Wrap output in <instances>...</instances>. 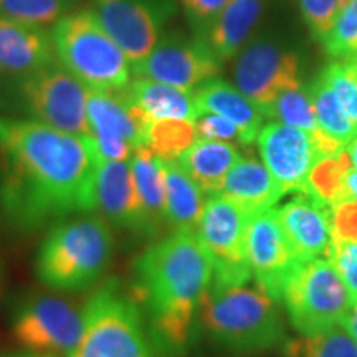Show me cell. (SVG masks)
I'll use <instances>...</instances> for the list:
<instances>
[{
    "mask_svg": "<svg viewBox=\"0 0 357 357\" xmlns=\"http://www.w3.org/2000/svg\"><path fill=\"white\" fill-rule=\"evenodd\" d=\"M238 149L231 142L197 139L177 160L204 194H220L227 176L238 162Z\"/></svg>",
    "mask_w": 357,
    "mask_h": 357,
    "instance_id": "603a6c76",
    "label": "cell"
},
{
    "mask_svg": "<svg viewBox=\"0 0 357 357\" xmlns=\"http://www.w3.org/2000/svg\"><path fill=\"white\" fill-rule=\"evenodd\" d=\"M164 199L166 222L174 230L197 231L204 211V192L177 159L164 160Z\"/></svg>",
    "mask_w": 357,
    "mask_h": 357,
    "instance_id": "484cf974",
    "label": "cell"
},
{
    "mask_svg": "<svg viewBox=\"0 0 357 357\" xmlns=\"http://www.w3.org/2000/svg\"><path fill=\"white\" fill-rule=\"evenodd\" d=\"M298 6L312 37L323 43L331 32L344 0H298Z\"/></svg>",
    "mask_w": 357,
    "mask_h": 357,
    "instance_id": "e575fe53",
    "label": "cell"
},
{
    "mask_svg": "<svg viewBox=\"0 0 357 357\" xmlns=\"http://www.w3.org/2000/svg\"><path fill=\"white\" fill-rule=\"evenodd\" d=\"M265 116L275 119L276 123L288 124L303 131L312 134L321 132L312 109L310 89L303 84L281 91L265 108Z\"/></svg>",
    "mask_w": 357,
    "mask_h": 357,
    "instance_id": "f546056e",
    "label": "cell"
},
{
    "mask_svg": "<svg viewBox=\"0 0 357 357\" xmlns=\"http://www.w3.org/2000/svg\"><path fill=\"white\" fill-rule=\"evenodd\" d=\"M212 283V265L195 231L174 230L134 260L129 294L155 354L182 357L189 351Z\"/></svg>",
    "mask_w": 357,
    "mask_h": 357,
    "instance_id": "7a4b0ae2",
    "label": "cell"
},
{
    "mask_svg": "<svg viewBox=\"0 0 357 357\" xmlns=\"http://www.w3.org/2000/svg\"><path fill=\"white\" fill-rule=\"evenodd\" d=\"M265 0H227L205 42L220 61L238 55L260 19Z\"/></svg>",
    "mask_w": 357,
    "mask_h": 357,
    "instance_id": "7402d4cb",
    "label": "cell"
},
{
    "mask_svg": "<svg viewBox=\"0 0 357 357\" xmlns=\"http://www.w3.org/2000/svg\"><path fill=\"white\" fill-rule=\"evenodd\" d=\"M192 95L200 114L213 113L230 119L240 129L242 144L248 146L257 141L263 121L266 119L265 111L238 88L231 86L223 79L212 78L195 88Z\"/></svg>",
    "mask_w": 357,
    "mask_h": 357,
    "instance_id": "ffe728a7",
    "label": "cell"
},
{
    "mask_svg": "<svg viewBox=\"0 0 357 357\" xmlns=\"http://www.w3.org/2000/svg\"><path fill=\"white\" fill-rule=\"evenodd\" d=\"M96 211L116 229L146 236L129 160H96Z\"/></svg>",
    "mask_w": 357,
    "mask_h": 357,
    "instance_id": "e0dca14e",
    "label": "cell"
},
{
    "mask_svg": "<svg viewBox=\"0 0 357 357\" xmlns=\"http://www.w3.org/2000/svg\"><path fill=\"white\" fill-rule=\"evenodd\" d=\"M199 139L194 121L155 119L147 128L146 147L164 160L178 159Z\"/></svg>",
    "mask_w": 357,
    "mask_h": 357,
    "instance_id": "f1b7e54d",
    "label": "cell"
},
{
    "mask_svg": "<svg viewBox=\"0 0 357 357\" xmlns=\"http://www.w3.org/2000/svg\"><path fill=\"white\" fill-rule=\"evenodd\" d=\"M91 10L131 65L149 55L160 40V13L147 0H93Z\"/></svg>",
    "mask_w": 357,
    "mask_h": 357,
    "instance_id": "2e32d148",
    "label": "cell"
},
{
    "mask_svg": "<svg viewBox=\"0 0 357 357\" xmlns=\"http://www.w3.org/2000/svg\"><path fill=\"white\" fill-rule=\"evenodd\" d=\"M326 260L333 263L339 278L349 291L351 301H357V242L334 243L329 248Z\"/></svg>",
    "mask_w": 357,
    "mask_h": 357,
    "instance_id": "d590c367",
    "label": "cell"
},
{
    "mask_svg": "<svg viewBox=\"0 0 357 357\" xmlns=\"http://www.w3.org/2000/svg\"><path fill=\"white\" fill-rule=\"evenodd\" d=\"M323 45L333 60L357 58V0H344V6L331 32L323 40Z\"/></svg>",
    "mask_w": 357,
    "mask_h": 357,
    "instance_id": "d6a6232c",
    "label": "cell"
},
{
    "mask_svg": "<svg viewBox=\"0 0 357 357\" xmlns=\"http://www.w3.org/2000/svg\"><path fill=\"white\" fill-rule=\"evenodd\" d=\"M252 215L223 194L208 195L197 238L212 265V288L245 287L252 278L245 235Z\"/></svg>",
    "mask_w": 357,
    "mask_h": 357,
    "instance_id": "ba28073f",
    "label": "cell"
},
{
    "mask_svg": "<svg viewBox=\"0 0 357 357\" xmlns=\"http://www.w3.org/2000/svg\"><path fill=\"white\" fill-rule=\"evenodd\" d=\"M86 137L96 160H129L146 147L151 119L129 100L126 91H89Z\"/></svg>",
    "mask_w": 357,
    "mask_h": 357,
    "instance_id": "7c38bea8",
    "label": "cell"
},
{
    "mask_svg": "<svg viewBox=\"0 0 357 357\" xmlns=\"http://www.w3.org/2000/svg\"><path fill=\"white\" fill-rule=\"evenodd\" d=\"M50 35L58 63L89 91H121L131 83V61L91 8L70 12Z\"/></svg>",
    "mask_w": 357,
    "mask_h": 357,
    "instance_id": "5b68a950",
    "label": "cell"
},
{
    "mask_svg": "<svg viewBox=\"0 0 357 357\" xmlns=\"http://www.w3.org/2000/svg\"><path fill=\"white\" fill-rule=\"evenodd\" d=\"M288 357H357V342L344 326L288 342Z\"/></svg>",
    "mask_w": 357,
    "mask_h": 357,
    "instance_id": "1f68e13d",
    "label": "cell"
},
{
    "mask_svg": "<svg viewBox=\"0 0 357 357\" xmlns=\"http://www.w3.org/2000/svg\"><path fill=\"white\" fill-rule=\"evenodd\" d=\"M195 129H197L199 139L223 141V142H242L240 129L235 126L230 119L223 118L220 114L202 113L195 119Z\"/></svg>",
    "mask_w": 357,
    "mask_h": 357,
    "instance_id": "74e56055",
    "label": "cell"
},
{
    "mask_svg": "<svg viewBox=\"0 0 357 357\" xmlns=\"http://www.w3.org/2000/svg\"><path fill=\"white\" fill-rule=\"evenodd\" d=\"M281 301L301 336H316L339 328L352 306L349 291L326 258L298 263L288 276Z\"/></svg>",
    "mask_w": 357,
    "mask_h": 357,
    "instance_id": "52a82bcc",
    "label": "cell"
},
{
    "mask_svg": "<svg viewBox=\"0 0 357 357\" xmlns=\"http://www.w3.org/2000/svg\"><path fill=\"white\" fill-rule=\"evenodd\" d=\"M124 91L151 121L187 119V121L195 123V119L200 116L192 91H184L171 84L146 78H132Z\"/></svg>",
    "mask_w": 357,
    "mask_h": 357,
    "instance_id": "d4e9b609",
    "label": "cell"
},
{
    "mask_svg": "<svg viewBox=\"0 0 357 357\" xmlns=\"http://www.w3.org/2000/svg\"><path fill=\"white\" fill-rule=\"evenodd\" d=\"M351 169L346 149L334 155H324L311 169L303 194L328 208L351 199L347 190V174Z\"/></svg>",
    "mask_w": 357,
    "mask_h": 357,
    "instance_id": "4316f807",
    "label": "cell"
},
{
    "mask_svg": "<svg viewBox=\"0 0 357 357\" xmlns=\"http://www.w3.org/2000/svg\"><path fill=\"white\" fill-rule=\"evenodd\" d=\"M275 303L261 289L212 288L200 311V324L212 341L238 354L275 349L287 341Z\"/></svg>",
    "mask_w": 357,
    "mask_h": 357,
    "instance_id": "277c9868",
    "label": "cell"
},
{
    "mask_svg": "<svg viewBox=\"0 0 357 357\" xmlns=\"http://www.w3.org/2000/svg\"><path fill=\"white\" fill-rule=\"evenodd\" d=\"M347 190H349V197L357 200V171L351 169L347 174Z\"/></svg>",
    "mask_w": 357,
    "mask_h": 357,
    "instance_id": "b9f144b4",
    "label": "cell"
},
{
    "mask_svg": "<svg viewBox=\"0 0 357 357\" xmlns=\"http://www.w3.org/2000/svg\"><path fill=\"white\" fill-rule=\"evenodd\" d=\"M0 208L12 230L32 234L96 212V159L86 137L0 114Z\"/></svg>",
    "mask_w": 357,
    "mask_h": 357,
    "instance_id": "6da1fadb",
    "label": "cell"
},
{
    "mask_svg": "<svg viewBox=\"0 0 357 357\" xmlns=\"http://www.w3.org/2000/svg\"><path fill=\"white\" fill-rule=\"evenodd\" d=\"M114 255V235L102 217L84 215L55 223L40 243L35 273L58 291L96 287Z\"/></svg>",
    "mask_w": 357,
    "mask_h": 357,
    "instance_id": "3957f363",
    "label": "cell"
},
{
    "mask_svg": "<svg viewBox=\"0 0 357 357\" xmlns=\"http://www.w3.org/2000/svg\"><path fill=\"white\" fill-rule=\"evenodd\" d=\"M26 357H55V356H42V354H33V356H26Z\"/></svg>",
    "mask_w": 357,
    "mask_h": 357,
    "instance_id": "7bdbcfd3",
    "label": "cell"
},
{
    "mask_svg": "<svg viewBox=\"0 0 357 357\" xmlns=\"http://www.w3.org/2000/svg\"><path fill=\"white\" fill-rule=\"evenodd\" d=\"M225 2L227 0H181L192 26L199 32L197 38H207L208 30Z\"/></svg>",
    "mask_w": 357,
    "mask_h": 357,
    "instance_id": "f35d334b",
    "label": "cell"
},
{
    "mask_svg": "<svg viewBox=\"0 0 357 357\" xmlns=\"http://www.w3.org/2000/svg\"><path fill=\"white\" fill-rule=\"evenodd\" d=\"M310 95L319 131L326 137L337 142L339 146L346 147L347 142L357 132V124L347 116L346 109L342 108L341 101L323 73L311 84Z\"/></svg>",
    "mask_w": 357,
    "mask_h": 357,
    "instance_id": "83f0119b",
    "label": "cell"
},
{
    "mask_svg": "<svg viewBox=\"0 0 357 357\" xmlns=\"http://www.w3.org/2000/svg\"><path fill=\"white\" fill-rule=\"evenodd\" d=\"M73 3L75 0H0V17L45 29L68 15Z\"/></svg>",
    "mask_w": 357,
    "mask_h": 357,
    "instance_id": "4dcf8cb0",
    "label": "cell"
},
{
    "mask_svg": "<svg viewBox=\"0 0 357 357\" xmlns=\"http://www.w3.org/2000/svg\"><path fill=\"white\" fill-rule=\"evenodd\" d=\"M323 75L331 84L347 116L357 124V58L334 60Z\"/></svg>",
    "mask_w": 357,
    "mask_h": 357,
    "instance_id": "836d02e7",
    "label": "cell"
},
{
    "mask_svg": "<svg viewBox=\"0 0 357 357\" xmlns=\"http://www.w3.org/2000/svg\"><path fill=\"white\" fill-rule=\"evenodd\" d=\"M220 68L222 61L205 40H187L181 35L160 37L149 55L131 65L134 78L166 83L184 91H194L202 83L217 78Z\"/></svg>",
    "mask_w": 357,
    "mask_h": 357,
    "instance_id": "4fadbf2b",
    "label": "cell"
},
{
    "mask_svg": "<svg viewBox=\"0 0 357 357\" xmlns=\"http://www.w3.org/2000/svg\"><path fill=\"white\" fill-rule=\"evenodd\" d=\"M257 144L263 166L284 194H303L314 164L344 149L323 132L312 134L276 121L261 128Z\"/></svg>",
    "mask_w": 357,
    "mask_h": 357,
    "instance_id": "30bf717a",
    "label": "cell"
},
{
    "mask_svg": "<svg viewBox=\"0 0 357 357\" xmlns=\"http://www.w3.org/2000/svg\"><path fill=\"white\" fill-rule=\"evenodd\" d=\"M245 247L250 270L258 289L273 301H281L288 276L300 261L289 247L275 208L250 218Z\"/></svg>",
    "mask_w": 357,
    "mask_h": 357,
    "instance_id": "9a60e30c",
    "label": "cell"
},
{
    "mask_svg": "<svg viewBox=\"0 0 357 357\" xmlns=\"http://www.w3.org/2000/svg\"><path fill=\"white\" fill-rule=\"evenodd\" d=\"M82 312V334L66 357H155L139 306L118 280L98 284Z\"/></svg>",
    "mask_w": 357,
    "mask_h": 357,
    "instance_id": "8992f818",
    "label": "cell"
},
{
    "mask_svg": "<svg viewBox=\"0 0 357 357\" xmlns=\"http://www.w3.org/2000/svg\"><path fill=\"white\" fill-rule=\"evenodd\" d=\"M83 329V312L48 294H30L12 312V336L42 356H68Z\"/></svg>",
    "mask_w": 357,
    "mask_h": 357,
    "instance_id": "8fae6325",
    "label": "cell"
},
{
    "mask_svg": "<svg viewBox=\"0 0 357 357\" xmlns=\"http://www.w3.org/2000/svg\"><path fill=\"white\" fill-rule=\"evenodd\" d=\"M220 194L234 200L248 215L271 211L287 195L260 160L240 158L227 176Z\"/></svg>",
    "mask_w": 357,
    "mask_h": 357,
    "instance_id": "44dd1931",
    "label": "cell"
},
{
    "mask_svg": "<svg viewBox=\"0 0 357 357\" xmlns=\"http://www.w3.org/2000/svg\"><path fill=\"white\" fill-rule=\"evenodd\" d=\"M342 326H344V328L347 329V333H349L352 339L357 342V301L352 303L351 310H349V312H347Z\"/></svg>",
    "mask_w": 357,
    "mask_h": 357,
    "instance_id": "ab89813d",
    "label": "cell"
},
{
    "mask_svg": "<svg viewBox=\"0 0 357 357\" xmlns=\"http://www.w3.org/2000/svg\"><path fill=\"white\" fill-rule=\"evenodd\" d=\"M275 212L298 261L328 257L333 245L331 211L328 207L300 194L276 207Z\"/></svg>",
    "mask_w": 357,
    "mask_h": 357,
    "instance_id": "ac0fdd59",
    "label": "cell"
},
{
    "mask_svg": "<svg viewBox=\"0 0 357 357\" xmlns=\"http://www.w3.org/2000/svg\"><path fill=\"white\" fill-rule=\"evenodd\" d=\"M334 243L357 242V200L346 199L329 208Z\"/></svg>",
    "mask_w": 357,
    "mask_h": 357,
    "instance_id": "8d00e7d4",
    "label": "cell"
},
{
    "mask_svg": "<svg viewBox=\"0 0 357 357\" xmlns=\"http://www.w3.org/2000/svg\"><path fill=\"white\" fill-rule=\"evenodd\" d=\"M17 95L35 121L73 136H89V89L58 61L19 77Z\"/></svg>",
    "mask_w": 357,
    "mask_h": 357,
    "instance_id": "9c48e42d",
    "label": "cell"
},
{
    "mask_svg": "<svg viewBox=\"0 0 357 357\" xmlns=\"http://www.w3.org/2000/svg\"><path fill=\"white\" fill-rule=\"evenodd\" d=\"M53 61L56 58L48 30L0 17V75L24 77Z\"/></svg>",
    "mask_w": 357,
    "mask_h": 357,
    "instance_id": "d6986e66",
    "label": "cell"
},
{
    "mask_svg": "<svg viewBox=\"0 0 357 357\" xmlns=\"http://www.w3.org/2000/svg\"><path fill=\"white\" fill-rule=\"evenodd\" d=\"M134 185L141 204L146 236H158L166 223V199H164L162 159L147 147H139L129 158Z\"/></svg>",
    "mask_w": 357,
    "mask_h": 357,
    "instance_id": "cb8c5ba5",
    "label": "cell"
},
{
    "mask_svg": "<svg viewBox=\"0 0 357 357\" xmlns=\"http://www.w3.org/2000/svg\"><path fill=\"white\" fill-rule=\"evenodd\" d=\"M346 153L349 155V160H351V166L354 171H357V132L354 134V137L347 142L346 144Z\"/></svg>",
    "mask_w": 357,
    "mask_h": 357,
    "instance_id": "60d3db41",
    "label": "cell"
},
{
    "mask_svg": "<svg viewBox=\"0 0 357 357\" xmlns=\"http://www.w3.org/2000/svg\"><path fill=\"white\" fill-rule=\"evenodd\" d=\"M234 77L236 88L265 111L281 91L301 84L300 58L273 42L255 40L240 50Z\"/></svg>",
    "mask_w": 357,
    "mask_h": 357,
    "instance_id": "5bb4252c",
    "label": "cell"
}]
</instances>
